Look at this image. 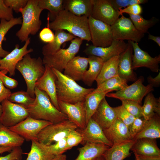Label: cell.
<instances>
[{
	"instance_id": "6da1fadb",
	"label": "cell",
	"mask_w": 160,
	"mask_h": 160,
	"mask_svg": "<svg viewBox=\"0 0 160 160\" xmlns=\"http://www.w3.org/2000/svg\"><path fill=\"white\" fill-rule=\"evenodd\" d=\"M85 16H78L64 9L60 12L51 22H49L48 16L47 25L51 29L65 30L69 33L83 40L91 41L88 19Z\"/></svg>"
},
{
	"instance_id": "7a4b0ae2",
	"label": "cell",
	"mask_w": 160,
	"mask_h": 160,
	"mask_svg": "<svg viewBox=\"0 0 160 160\" xmlns=\"http://www.w3.org/2000/svg\"><path fill=\"white\" fill-rule=\"evenodd\" d=\"M35 94L33 103L27 108L30 117L49 121L52 124L68 119L66 115L54 105L45 92L36 87Z\"/></svg>"
},
{
	"instance_id": "3957f363",
	"label": "cell",
	"mask_w": 160,
	"mask_h": 160,
	"mask_svg": "<svg viewBox=\"0 0 160 160\" xmlns=\"http://www.w3.org/2000/svg\"><path fill=\"white\" fill-rule=\"evenodd\" d=\"M52 69L57 78L55 84L58 100L72 104L84 101L87 96L95 89L83 87L63 73Z\"/></svg>"
},
{
	"instance_id": "277c9868",
	"label": "cell",
	"mask_w": 160,
	"mask_h": 160,
	"mask_svg": "<svg viewBox=\"0 0 160 160\" xmlns=\"http://www.w3.org/2000/svg\"><path fill=\"white\" fill-rule=\"evenodd\" d=\"M39 1L28 0L25 6L19 10L22 15V25L16 35L22 42L25 41L30 35H36L40 29L42 22L40 17L43 10L39 7Z\"/></svg>"
},
{
	"instance_id": "5b68a950",
	"label": "cell",
	"mask_w": 160,
	"mask_h": 160,
	"mask_svg": "<svg viewBox=\"0 0 160 160\" xmlns=\"http://www.w3.org/2000/svg\"><path fill=\"white\" fill-rule=\"evenodd\" d=\"M16 69L21 73L25 80L26 92L31 97L35 98L36 83L45 71L42 59L40 57L32 58L29 53L27 54L17 63Z\"/></svg>"
},
{
	"instance_id": "8992f818",
	"label": "cell",
	"mask_w": 160,
	"mask_h": 160,
	"mask_svg": "<svg viewBox=\"0 0 160 160\" xmlns=\"http://www.w3.org/2000/svg\"><path fill=\"white\" fill-rule=\"evenodd\" d=\"M83 41L76 37L71 41L67 48H61L53 54L44 56L42 59L44 64L62 73L67 63L79 52Z\"/></svg>"
},
{
	"instance_id": "52a82bcc",
	"label": "cell",
	"mask_w": 160,
	"mask_h": 160,
	"mask_svg": "<svg viewBox=\"0 0 160 160\" xmlns=\"http://www.w3.org/2000/svg\"><path fill=\"white\" fill-rule=\"evenodd\" d=\"M78 128L69 119L52 124L43 128L37 136V142L44 145H51L65 138L71 131Z\"/></svg>"
},
{
	"instance_id": "ba28073f",
	"label": "cell",
	"mask_w": 160,
	"mask_h": 160,
	"mask_svg": "<svg viewBox=\"0 0 160 160\" xmlns=\"http://www.w3.org/2000/svg\"><path fill=\"white\" fill-rule=\"evenodd\" d=\"M143 77H140L132 84L115 92L109 93L106 96L120 100H132L141 105L143 97L153 90V87L151 85L149 84L146 86L144 85L143 84Z\"/></svg>"
},
{
	"instance_id": "9c48e42d",
	"label": "cell",
	"mask_w": 160,
	"mask_h": 160,
	"mask_svg": "<svg viewBox=\"0 0 160 160\" xmlns=\"http://www.w3.org/2000/svg\"><path fill=\"white\" fill-rule=\"evenodd\" d=\"M111 25L113 40L132 41L138 43L144 36V34L137 30L129 18L123 14Z\"/></svg>"
},
{
	"instance_id": "30bf717a",
	"label": "cell",
	"mask_w": 160,
	"mask_h": 160,
	"mask_svg": "<svg viewBox=\"0 0 160 160\" xmlns=\"http://www.w3.org/2000/svg\"><path fill=\"white\" fill-rule=\"evenodd\" d=\"M88 19L92 45L103 47L110 46L113 40L111 25L91 16Z\"/></svg>"
},
{
	"instance_id": "8fae6325",
	"label": "cell",
	"mask_w": 160,
	"mask_h": 160,
	"mask_svg": "<svg viewBox=\"0 0 160 160\" xmlns=\"http://www.w3.org/2000/svg\"><path fill=\"white\" fill-rule=\"evenodd\" d=\"M1 103L2 113L0 123L6 127L14 126L29 116L27 108L22 105L12 102L7 99Z\"/></svg>"
},
{
	"instance_id": "7c38bea8",
	"label": "cell",
	"mask_w": 160,
	"mask_h": 160,
	"mask_svg": "<svg viewBox=\"0 0 160 160\" xmlns=\"http://www.w3.org/2000/svg\"><path fill=\"white\" fill-rule=\"evenodd\" d=\"M52 124L49 121L36 119L29 116L15 125L9 128L27 141H37V136L39 132Z\"/></svg>"
},
{
	"instance_id": "4fadbf2b",
	"label": "cell",
	"mask_w": 160,
	"mask_h": 160,
	"mask_svg": "<svg viewBox=\"0 0 160 160\" xmlns=\"http://www.w3.org/2000/svg\"><path fill=\"white\" fill-rule=\"evenodd\" d=\"M128 42L131 45L134 51L132 63L133 70L141 67H145L153 72H158L159 71L160 55L152 57L148 52L140 48L138 43L132 41H128Z\"/></svg>"
},
{
	"instance_id": "5bb4252c",
	"label": "cell",
	"mask_w": 160,
	"mask_h": 160,
	"mask_svg": "<svg viewBox=\"0 0 160 160\" xmlns=\"http://www.w3.org/2000/svg\"><path fill=\"white\" fill-rule=\"evenodd\" d=\"M60 110L65 114L68 119L80 129H84L87 124L84 101L70 104L58 100Z\"/></svg>"
},
{
	"instance_id": "9a60e30c",
	"label": "cell",
	"mask_w": 160,
	"mask_h": 160,
	"mask_svg": "<svg viewBox=\"0 0 160 160\" xmlns=\"http://www.w3.org/2000/svg\"><path fill=\"white\" fill-rule=\"evenodd\" d=\"M128 45V43H126L124 41L113 40L108 47H103L90 45L84 52L88 56L98 57L105 62L114 56L120 55L125 50Z\"/></svg>"
},
{
	"instance_id": "2e32d148",
	"label": "cell",
	"mask_w": 160,
	"mask_h": 160,
	"mask_svg": "<svg viewBox=\"0 0 160 160\" xmlns=\"http://www.w3.org/2000/svg\"><path fill=\"white\" fill-rule=\"evenodd\" d=\"M92 8L91 16L110 25L119 18V11L115 10L108 0H92Z\"/></svg>"
},
{
	"instance_id": "e0dca14e",
	"label": "cell",
	"mask_w": 160,
	"mask_h": 160,
	"mask_svg": "<svg viewBox=\"0 0 160 160\" xmlns=\"http://www.w3.org/2000/svg\"><path fill=\"white\" fill-rule=\"evenodd\" d=\"M30 41L31 38L29 37L25 41L24 46L20 48L18 44H16L15 48L11 52L4 58L0 59V70H6L10 76H14L17 63L26 54L33 51L32 48L28 49H27Z\"/></svg>"
},
{
	"instance_id": "ac0fdd59",
	"label": "cell",
	"mask_w": 160,
	"mask_h": 160,
	"mask_svg": "<svg viewBox=\"0 0 160 160\" xmlns=\"http://www.w3.org/2000/svg\"><path fill=\"white\" fill-rule=\"evenodd\" d=\"M44 66V73L36 82V87L45 92L49 97L52 104L60 111L57 96L56 76L52 68L46 65Z\"/></svg>"
},
{
	"instance_id": "d6986e66",
	"label": "cell",
	"mask_w": 160,
	"mask_h": 160,
	"mask_svg": "<svg viewBox=\"0 0 160 160\" xmlns=\"http://www.w3.org/2000/svg\"><path fill=\"white\" fill-rule=\"evenodd\" d=\"M77 130L81 134L83 138V142L84 143L86 142L101 143L110 147L113 145L106 137L102 129L91 118L87 122L84 129L77 128Z\"/></svg>"
},
{
	"instance_id": "ffe728a7",
	"label": "cell",
	"mask_w": 160,
	"mask_h": 160,
	"mask_svg": "<svg viewBox=\"0 0 160 160\" xmlns=\"http://www.w3.org/2000/svg\"><path fill=\"white\" fill-rule=\"evenodd\" d=\"M103 131L106 137L113 145L132 139L128 127L117 118L108 128Z\"/></svg>"
},
{
	"instance_id": "44dd1931",
	"label": "cell",
	"mask_w": 160,
	"mask_h": 160,
	"mask_svg": "<svg viewBox=\"0 0 160 160\" xmlns=\"http://www.w3.org/2000/svg\"><path fill=\"white\" fill-rule=\"evenodd\" d=\"M91 118L104 130L108 128L117 117L113 108L108 104L104 97L100 102Z\"/></svg>"
},
{
	"instance_id": "7402d4cb",
	"label": "cell",
	"mask_w": 160,
	"mask_h": 160,
	"mask_svg": "<svg viewBox=\"0 0 160 160\" xmlns=\"http://www.w3.org/2000/svg\"><path fill=\"white\" fill-rule=\"evenodd\" d=\"M128 43L126 49L119 55L118 75L127 81H135L138 79L132 67L133 49L131 44Z\"/></svg>"
},
{
	"instance_id": "603a6c76",
	"label": "cell",
	"mask_w": 160,
	"mask_h": 160,
	"mask_svg": "<svg viewBox=\"0 0 160 160\" xmlns=\"http://www.w3.org/2000/svg\"><path fill=\"white\" fill-rule=\"evenodd\" d=\"M88 64V57L75 56L67 63L63 73L75 81L82 80Z\"/></svg>"
},
{
	"instance_id": "cb8c5ba5",
	"label": "cell",
	"mask_w": 160,
	"mask_h": 160,
	"mask_svg": "<svg viewBox=\"0 0 160 160\" xmlns=\"http://www.w3.org/2000/svg\"><path fill=\"white\" fill-rule=\"evenodd\" d=\"M110 147L103 143L86 142L83 147L77 148L79 154L74 160H94L102 156Z\"/></svg>"
},
{
	"instance_id": "d4e9b609",
	"label": "cell",
	"mask_w": 160,
	"mask_h": 160,
	"mask_svg": "<svg viewBox=\"0 0 160 160\" xmlns=\"http://www.w3.org/2000/svg\"><path fill=\"white\" fill-rule=\"evenodd\" d=\"M155 139L142 138L136 140L131 150L134 154L148 156H160V150Z\"/></svg>"
},
{
	"instance_id": "484cf974",
	"label": "cell",
	"mask_w": 160,
	"mask_h": 160,
	"mask_svg": "<svg viewBox=\"0 0 160 160\" xmlns=\"http://www.w3.org/2000/svg\"><path fill=\"white\" fill-rule=\"evenodd\" d=\"M135 141L136 140L132 139L113 145L108 149L102 156L105 160H123L131 155L130 150Z\"/></svg>"
},
{
	"instance_id": "4316f807",
	"label": "cell",
	"mask_w": 160,
	"mask_h": 160,
	"mask_svg": "<svg viewBox=\"0 0 160 160\" xmlns=\"http://www.w3.org/2000/svg\"><path fill=\"white\" fill-rule=\"evenodd\" d=\"M64 9L78 16L91 15L92 0H64Z\"/></svg>"
},
{
	"instance_id": "83f0119b",
	"label": "cell",
	"mask_w": 160,
	"mask_h": 160,
	"mask_svg": "<svg viewBox=\"0 0 160 160\" xmlns=\"http://www.w3.org/2000/svg\"><path fill=\"white\" fill-rule=\"evenodd\" d=\"M76 37L66 32L64 30H56L53 41L43 47L42 53L44 56L53 54L61 49V47L64 43L71 41Z\"/></svg>"
},
{
	"instance_id": "f1b7e54d",
	"label": "cell",
	"mask_w": 160,
	"mask_h": 160,
	"mask_svg": "<svg viewBox=\"0 0 160 160\" xmlns=\"http://www.w3.org/2000/svg\"><path fill=\"white\" fill-rule=\"evenodd\" d=\"M119 55L114 56L104 62L100 72L95 80L97 87L106 81L119 76L118 65Z\"/></svg>"
},
{
	"instance_id": "f546056e",
	"label": "cell",
	"mask_w": 160,
	"mask_h": 160,
	"mask_svg": "<svg viewBox=\"0 0 160 160\" xmlns=\"http://www.w3.org/2000/svg\"><path fill=\"white\" fill-rule=\"evenodd\" d=\"M156 113L149 120L142 130L133 139L136 140L142 138L153 139L160 137V117Z\"/></svg>"
},
{
	"instance_id": "4dcf8cb0",
	"label": "cell",
	"mask_w": 160,
	"mask_h": 160,
	"mask_svg": "<svg viewBox=\"0 0 160 160\" xmlns=\"http://www.w3.org/2000/svg\"><path fill=\"white\" fill-rule=\"evenodd\" d=\"M88 59L89 68L85 72L82 80L90 87L100 73L104 62L100 58L94 56H89Z\"/></svg>"
},
{
	"instance_id": "1f68e13d",
	"label": "cell",
	"mask_w": 160,
	"mask_h": 160,
	"mask_svg": "<svg viewBox=\"0 0 160 160\" xmlns=\"http://www.w3.org/2000/svg\"><path fill=\"white\" fill-rule=\"evenodd\" d=\"M25 140L23 137L0 123V146H20Z\"/></svg>"
},
{
	"instance_id": "d6a6232c",
	"label": "cell",
	"mask_w": 160,
	"mask_h": 160,
	"mask_svg": "<svg viewBox=\"0 0 160 160\" xmlns=\"http://www.w3.org/2000/svg\"><path fill=\"white\" fill-rule=\"evenodd\" d=\"M111 92L112 91L92 92L87 96L84 101V104L87 123L96 111L101 100L105 97L107 94Z\"/></svg>"
},
{
	"instance_id": "836d02e7",
	"label": "cell",
	"mask_w": 160,
	"mask_h": 160,
	"mask_svg": "<svg viewBox=\"0 0 160 160\" xmlns=\"http://www.w3.org/2000/svg\"><path fill=\"white\" fill-rule=\"evenodd\" d=\"M143 117L148 120L156 113L160 115V99L156 98L152 92L148 93L145 97L142 106Z\"/></svg>"
},
{
	"instance_id": "e575fe53",
	"label": "cell",
	"mask_w": 160,
	"mask_h": 160,
	"mask_svg": "<svg viewBox=\"0 0 160 160\" xmlns=\"http://www.w3.org/2000/svg\"><path fill=\"white\" fill-rule=\"evenodd\" d=\"M26 160H52L55 156L49 153L44 145L37 141H31L30 152Z\"/></svg>"
},
{
	"instance_id": "d590c367",
	"label": "cell",
	"mask_w": 160,
	"mask_h": 160,
	"mask_svg": "<svg viewBox=\"0 0 160 160\" xmlns=\"http://www.w3.org/2000/svg\"><path fill=\"white\" fill-rule=\"evenodd\" d=\"M127 81L124 79L117 76L111 78L104 81L92 92H102L111 90L119 91L127 86Z\"/></svg>"
},
{
	"instance_id": "8d00e7d4",
	"label": "cell",
	"mask_w": 160,
	"mask_h": 160,
	"mask_svg": "<svg viewBox=\"0 0 160 160\" xmlns=\"http://www.w3.org/2000/svg\"><path fill=\"white\" fill-rule=\"evenodd\" d=\"M21 17L14 18L9 21L1 19L0 22V59L4 58L9 52L4 50L2 47V41L5 39V36L8 31L15 25H21Z\"/></svg>"
},
{
	"instance_id": "74e56055",
	"label": "cell",
	"mask_w": 160,
	"mask_h": 160,
	"mask_svg": "<svg viewBox=\"0 0 160 160\" xmlns=\"http://www.w3.org/2000/svg\"><path fill=\"white\" fill-rule=\"evenodd\" d=\"M130 19L136 29L144 34L148 33V30L154 25L159 20L152 17L149 20L144 18L140 15L129 14Z\"/></svg>"
},
{
	"instance_id": "f35d334b",
	"label": "cell",
	"mask_w": 160,
	"mask_h": 160,
	"mask_svg": "<svg viewBox=\"0 0 160 160\" xmlns=\"http://www.w3.org/2000/svg\"><path fill=\"white\" fill-rule=\"evenodd\" d=\"M64 0H39L38 6L42 10L46 9L54 19L61 11L64 9Z\"/></svg>"
},
{
	"instance_id": "ab89813d",
	"label": "cell",
	"mask_w": 160,
	"mask_h": 160,
	"mask_svg": "<svg viewBox=\"0 0 160 160\" xmlns=\"http://www.w3.org/2000/svg\"><path fill=\"white\" fill-rule=\"evenodd\" d=\"M7 99L12 102L22 105L27 108L33 103L35 98L31 97L26 91L22 90L12 93Z\"/></svg>"
},
{
	"instance_id": "60d3db41",
	"label": "cell",
	"mask_w": 160,
	"mask_h": 160,
	"mask_svg": "<svg viewBox=\"0 0 160 160\" xmlns=\"http://www.w3.org/2000/svg\"><path fill=\"white\" fill-rule=\"evenodd\" d=\"M122 105L130 114L135 118L143 117L142 108L138 103L132 100L121 99Z\"/></svg>"
},
{
	"instance_id": "b9f144b4",
	"label": "cell",
	"mask_w": 160,
	"mask_h": 160,
	"mask_svg": "<svg viewBox=\"0 0 160 160\" xmlns=\"http://www.w3.org/2000/svg\"><path fill=\"white\" fill-rule=\"evenodd\" d=\"M43 145L49 153L54 156L63 154L67 150L66 137L51 145Z\"/></svg>"
},
{
	"instance_id": "7bdbcfd3",
	"label": "cell",
	"mask_w": 160,
	"mask_h": 160,
	"mask_svg": "<svg viewBox=\"0 0 160 160\" xmlns=\"http://www.w3.org/2000/svg\"><path fill=\"white\" fill-rule=\"evenodd\" d=\"M113 108L116 112L117 118L129 128L133 122L135 118L122 105Z\"/></svg>"
},
{
	"instance_id": "ee69618b",
	"label": "cell",
	"mask_w": 160,
	"mask_h": 160,
	"mask_svg": "<svg viewBox=\"0 0 160 160\" xmlns=\"http://www.w3.org/2000/svg\"><path fill=\"white\" fill-rule=\"evenodd\" d=\"M67 150L82 143L83 138L81 134L77 129L71 132L66 137Z\"/></svg>"
},
{
	"instance_id": "f6af8a7d",
	"label": "cell",
	"mask_w": 160,
	"mask_h": 160,
	"mask_svg": "<svg viewBox=\"0 0 160 160\" xmlns=\"http://www.w3.org/2000/svg\"><path fill=\"white\" fill-rule=\"evenodd\" d=\"M147 121L143 117L135 118L133 122L129 128L130 134L132 139L142 130Z\"/></svg>"
},
{
	"instance_id": "bcb514c9",
	"label": "cell",
	"mask_w": 160,
	"mask_h": 160,
	"mask_svg": "<svg viewBox=\"0 0 160 160\" xmlns=\"http://www.w3.org/2000/svg\"><path fill=\"white\" fill-rule=\"evenodd\" d=\"M8 72L6 70H0V78L4 86L8 89H13L18 85V82L16 80L6 75Z\"/></svg>"
},
{
	"instance_id": "7dc6e473",
	"label": "cell",
	"mask_w": 160,
	"mask_h": 160,
	"mask_svg": "<svg viewBox=\"0 0 160 160\" xmlns=\"http://www.w3.org/2000/svg\"><path fill=\"white\" fill-rule=\"evenodd\" d=\"M13 10L7 6L3 0H0V19L9 21L14 18Z\"/></svg>"
},
{
	"instance_id": "c3c4849f",
	"label": "cell",
	"mask_w": 160,
	"mask_h": 160,
	"mask_svg": "<svg viewBox=\"0 0 160 160\" xmlns=\"http://www.w3.org/2000/svg\"><path fill=\"white\" fill-rule=\"evenodd\" d=\"M4 2L7 7L17 13L20 10L25 7L28 0H3Z\"/></svg>"
},
{
	"instance_id": "681fc988",
	"label": "cell",
	"mask_w": 160,
	"mask_h": 160,
	"mask_svg": "<svg viewBox=\"0 0 160 160\" xmlns=\"http://www.w3.org/2000/svg\"><path fill=\"white\" fill-rule=\"evenodd\" d=\"M23 153L20 146L15 147L9 154L0 157V160H21Z\"/></svg>"
},
{
	"instance_id": "f907efd6",
	"label": "cell",
	"mask_w": 160,
	"mask_h": 160,
	"mask_svg": "<svg viewBox=\"0 0 160 160\" xmlns=\"http://www.w3.org/2000/svg\"><path fill=\"white\" fill-rule=\"evenodd\" d=\"M39 37L42 41L50 43L53 41L55 38V34L47 25V27L43 28L40 32Z\"/></svg>"
},
{
	"instance_id": "816d5d0a",
	"label": "cell",
	"mask_w": 160,
	"mask_h": 160,
	"mask_svg": "<svg viewBox=\"0 0 160 160\" xmlns=\"http://www.w3.org/2000/svg\"><path fill=\"white\" fill-rule=\"evenodd\" d=\"M119 12L121 15L124 13L134 15H140L142 12L143 9L140 4H135L120 9Z\"/></svg>"
},
{
	"instance_id": "f5cc1de1",
	"label": "cell",
	"mask_w": 160,
	"mask_h": 160,
	"mask_svg": "<svg viewBox=\"0 0 160 160\" xmlns=\"http://www.w3.org/2000/svg\"><path fill=\"white\" fill-rule=\"evenodd\" d=\"M113 8L119 11L120 9L126 8L130 5V0H108Z\"/></svg>"
},
{
	"instance_id": "db71d44e",
	"label": "cell",
	"mask_w": 160,
	"mask_h": 160,
	"mask_svg": "<svg viewBox=\"0 0 160 160\" xmlns=\"http://www.w3.org/2000/svg\"><path fill=\"white\" fill-rule=\"evenodd\" d=\"M11 93L10 89L4 86L0 78V103L5 99H7Z\"/></svg>"
},
{
	"instance_id": "11a10c76",
	"label": "cell",
	"mask_w": 160,
	"mask_h": 160,
	"mask_svg": "<svg viewBox=\"0 0 160 160\" xmlns=\"http://www.w3.org/2000/svg\"><path fill=\"white\" fill-rule=\"evenodd\" d=\"M147 80L149 84L153 87H158L160 86V72L154 78L149 76L147 78Z\"/></svg>"
},
{
	"instance_id": "9f6ffc18",
	"label": "cell",
	"mask_w": 160,
	"mask_h": 160,
	"mask_svg": "<svg viewBox=\"0 0 160 160\" xmlns=\"http://www.w3.org/2000/svg\"><path fill=\"white\" fill-rule=\"evenodd\" d=\"M135 159L137 160H160V156H148L134 154Z\"/></svg>"
},
{
	"instance_id": "6f0895ef",
	"label": "cell",
	"mask_w": 160,
	"mask_h": 160,
	"mask_svg": "<svg viewBox=\"0 0 160 160\" xmlns=\"http://www.w3.org/2000/svg\"><path fill=\"white\" fill-rule=\"evenodd\" d=\"M148 39L151 40L156 43L160 47V37L159 36H155L150 33L148 35Z\"/></svg>"
},
{
	"instance_id": "680465c9",
	"label": "cell",
	"mask_w": 160,
	"mask_h": 160,
	"mask_svg": "<svg viewBox=\"0 0 160 160\" xmlns=\"http://www.w3.org/2000/svg\"><path fill=\"white\" fill-rule=\"evenodd\" d=\"M148 1L147 0H130V5L135 4H145Z\"/></svg>"
},
{
	"instance_id": "91938a15",
	"label": "cell",
	"mask_w": 160,
	"mask_h": 160,
	"mask_svg": "<svg viewBox=\"0 0 160 160\" xmlns=\"http://www.w3.org/2000/svg\"><path fill=\"white\" fill-rule=\"evenodd\" d=\"M14 147L8 146H0V154L3 153L10 152Z\"/></svg>"
},
{
	"instance_id": "94428289",
	"label": "cell",
	"mask_w": 160,
	"mask_h": 160,
	"mask_svg": "<svg viewBox=\"0 0 160 160\" xmlns=\"http://www.w3.org/2000/svg\"><path fill=\"white\" fill-rule=\"evenodd\" d=\"M66 155L63 154L55 156L52 160H66Z\"/></svg>"
},
{
	"instance_id": "6125c7cd",
	"label": "cell",
	"mask_w": 160,
	"mask_h": 160,
	"mask_svg": "<svg viewBox=\"0 0 160 160\" xmlns=\"http://www.w3.org/2000/svg\"><path fill=\"white\" fill-rule=\"evenodd\" d=\"M94 160H105L104 158H103V156H99L96 158Z\"/></svg>"
},
{
	"instance_id": "be15d7a7",
	"label": "cell",
	"mask_w": 160,
	"mask_h": 160,
	"mask_svg": "<svg viewBox=\"0 0 160 160\" xmlns=\"http://www.w3.org/2000/svg\"><path fill=\"white\" fill-rule=\"evenodd\" d=\"M2 113V108L1 103H0V120Z\"/></svg>"
},
{
	"instance_id": "e7e4bbea",
	"label": "cell",
	"mask_w": 160,
	"mask_h": 160,
	"mask_svg": "<svg viewBox=\"0 0 160 160\" xmlns=\"http://www.w3.org/2000/svg\"><path fill=\"white\" fill-rule=\"evenodd\" d=\"M135 160H137V159H135Z\"/></svg>"
}]
</instances>
